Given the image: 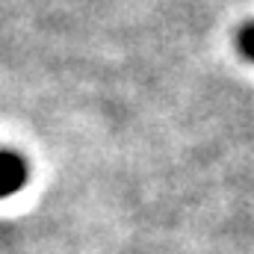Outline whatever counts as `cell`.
Instances as JSON below:
<instances>
[{
  "label": "cell",
  "mask_w": 254,
  "mask_h": 254,
  "mask_svg": "<svg viewBox=\"0 0 254 254\" xmlns=\"http://www.w3.org/2000/svg\"><path fill=\"white\" fill-rule=\"evenodd\" d=\"M27 160L15 151H0V198H12L27 184Z\"/></svg>",
  "instance_id": "cell-1"
},
{
  "label": "cell",
  "mask_w": 254,
  "mask_h": 254,
  "mask_svg": "<svg viewBox=\"0 0 254 254\" xmlns=\"http://www.w3.org/2000/svg\"><path fill=\"white\" fill-rule=\"evenodd\" d=\"M237 45H240V54H243L246 60H252V63H254V21H252V24H246V27L240 30Z\"/></svg>",
  "instance_id": "cell-2"
}]
</instances>
